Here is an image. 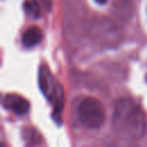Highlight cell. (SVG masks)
I'll list each match as a JSON object with an SVG mask.
<instances>
[{"instance_id": "4", "label": "cell", "mask_w": 147, "mask_h": 147, "mask_svg": "<svg viewBox=\"0 0 147 147\" xmlns=\"http://www.w3.org/2000/svg\"><path fill=\"white\" fill-rule=\"evenodd\" d=\"M2 106L7 110L16 115H24L29 111V108H30L29 101L24 99L23 96L15 94V93L6 94L2 99Z\"/></svg>"}, {"instance_id": "3", "label": "cell", "mask_w": 147, "mask_h": 147, "mask_svg": "<svg viewBox=\"0 0 147 147\" xmlns=\"http://www.w3.org/2000/svg\"><path fill=\"white\" fill-rule=\"evenodd\" d=\"M77 116L80 123L87 129H99L106 118L102 103L92 96L83 98L77 106Z\"/></svg>"}, {"instance_id": "8", "label": "cell", "mask_w": 147, "mask_h": 147, "mask_svg": "<svg viewBox=\"0 0 147 147\" xmlns=\"http://www.w3.org/2000/svg\"><path fill=\"white\" fill-rule=\"evenodd\" d=\"M96 3H99V5H103V3H106L107 2V0H94Z\"/></svg>"}, {"instance_id": "6", "label": "cell", "mask_w": 147, "mask_h": 147, "mask_svg": "<svg viewBox=\"0 0 147 147\" xmlns=\"http://www.w3.org/2000/svg\"><path fill=\"white\" fill-rule=\"evenodd\" d=\"M114 13L121 21L126 22L130 20L133 13V3L131 0H116L114 6Z\"/></svg>"}, {"instance_id": "2", "label": "cell", "mask_w": 147, "mask_h": 147, "mask_svg": "<svg viewBox=\"0 0 147 147\" xmlns=\"http://www.w3.org/2000/svg\"><path fill=\"white\" fill-rule=\"evenodd\" d=\"M38 84L40 91L48 100V102L53 106V116L54 121L60 123L61 119V111L63 108L64 102V92L62 85L59 80L52 75L51 70L47 65H40L38 70Z\"/></svg>"}, {"instance_id": "7", "label": "cell", "mask_w": 147, "mask_h": 147, "mask_svg": "<svg viewBox=\"0 0 147 147\" xmlns=\"http://www.w3.org/2000/svg\"><path fill=\"white\" fill-rule=\"evenodd\" d=\"M40 0H25L23 3L24 13L28 17L36 20L39 18L42 14V7H41Z\"/></svg>"}, {"instance_id": "1", "label": "cell", "mask_w": 147, "mask_h": 147, "mask_svg": "<svg viewBox=\"0 0 147 147\" xmlns=\"http://www.w3.org/2000/svg\"><path fill=\"white\" fill-rule=\"evenodd\" d=\"M111 124L116 136L125 141H138L144 137L147 127L145 113L130 98H121L116 101Z\"/></svg>"}, {"instance_id": "5", "label": "cell", "mask_w": 147, "mask_h": 147, "mask_svg": "<svg viewBox=\"0 0 147 147\" xmlns=\"http://www.w3.org/2000/svg\"><path fill=\"white\" fill-rule=\"evenodd\" d=\"M44 38V32L38 26H31L22 34V44L25 47H33L38 45Z\"/></svg>"}]
</instances>
